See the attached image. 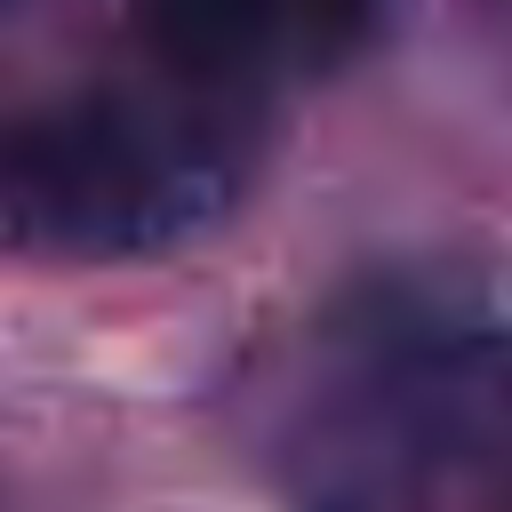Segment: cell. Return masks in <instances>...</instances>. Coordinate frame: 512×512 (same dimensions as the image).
I'll list each match as a JSON object with an SVG mask.
<instances>
[{
	"mask_svg": "<svg viewBox=\"0 0 512 512\" xmlns=\"http://www.w3.org/2000/svg\"><path fill=\"white\" fill-rule=\"evenodd\" d=\"M272 464L296 512H512V320L368 296L296 360Z\"/></svg>",
	"mask_w": 512,
	"mask_h": 512,
	"instance_id": "6da1fadb",
	"label": "cell"
},
{
	"mask_svg": "<svg viewBox=\"0 0 512 512\" xmlns=\"http://www.w3.org/2000/svg\"><path fill=\"white\" fill-rule=\"evenodd\" d=\"M144 56L272 112L288 88L360 56L376 0H136Z\"/></svg>",
	"mask_w": 512,
	"mask_h": 512,
	"instance_id": "3957f363",
	"label": "cell"
},
{
	"mask_svg": "<svg viewBox=\"0 0 512 512\" xmlns=\"http://www.w3.org/2000/svg\"><path fill=\"white\" fill-rule=\"evenodd\" d=\"M264 120L152 56L128 80L0 112V248L72 264L160 256L240 200Z\"/></svg>",
	"mask_w": 512,
	"mask_h": 512,
	"instance_id": "7a4b0ae2",
	"label": "cell"
}]
</instances>
